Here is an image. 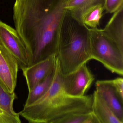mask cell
Returning <instances> with one entry per match:
<instances>
[{"mask_svg":"<svg viewBox=\"0 0 123 123\" xmlns=\"http://www.w3.org/2000/svg\"><path fill=\"white\" fill-rule=\"evenodd\" d=\"M56 63V55H55L22 70L29 92L43 81L55 69Z\"/></svg>","mask_w":123,"mask_h":123,"instance_id":"ba28073f","label":"cell"},{"mask_svg":"<svg viewBox=\"0 0 123 123\" xmlns=\"http://www.w3.org/2000/svg\"><path fill=\"white\" fill-rule=\"evenodd\" d=\"M102 30L106 36L123 48V6L113 13Z\"/></svg>","mask_w":123,"mask_h":123,"instance_id":"7c38bea8","label":"cell"},{"mask_svg":"<svg viewBox=\"0 0 123 123\" xmlns=\"http://www.w3.org/2000/svg\"><path fill=\"white\" fill-rule=\"evenodd\" d=\"M105 0H69L66 8L74 19L81 24L84 13L90 8L99 4H104Z\"/></svg>","mask_w":123,"mask_h":123,"instance_id":"4fadbf2b","label":"cell"},{"mask_svg":"<svg viewBox=\"0 0 123 123\" xmlns=\"http://www.w3.org/2000/svg\"><path fill=\"white\" fill-rule=\"evenodd\" d=\"M82 123H99L93 114L91 113L87 118Z\"/></svg>","mask_w":123,"mask_h":123,"instance_id":"d6986e66","label":"cell"},{"mask_svg":"<svg viewBox=\"0 0 123 123\" xmlns=\"http://www.w3.org/2000/svg\"><path fill=\"white\" fill-rule=\"evenodd\" d=\"M68 0H15L13 20L29 60L35 63L56 54Z\"/></svg>","mask_w":123,"mask_h":123,"instance_id":"6da1fadb","label":"cell"},{"mask_svg":"<svg viewBox=\"0 0 123 123\" xmlns=\"http://www.w3.org/2000/svg\"><path fill=\"white\" fill-rule=\"evenodd\" d=\"M55 70V68L45 79L37 84L31 91L29 92L28 97L24 107H27L32 105L40 99L47 92L54 79Z\"/></svg>","mask_w":123,"mask_h":123,"instance_id":"5bb4252c","label":"cell"},{"mask_svg":"<svg viewBox=\"0 0 123 123\" xmlns=\"http://www.w3.org/2000/svg\"><path fill=\"white\" fill-rule=\"evenodd\" d=\"M91 113L99 123H123L95 90L92 94Z\"/></svg>","mask_w":123,"mask_h":123,"instance_id":"8fae6325","label":"cell"},{"mask_svg":"<svg viewBox=\"0 0 123 123\" xmlns=\"http://www.w3.org/2000/svg\"><path fill=\"white\" fill-rule=\"evenodd\" d=\"M91 59L113 73L123 76V48L106 36L102 29H90Z\"/></svg>","mask_w":123,"mask_h":123,"instance_id":"277c9868","label":"cell"},{"mask_svg":"<svg viewBox=\"0 0 123 123\" xmlns=\"http://www.w3.org/2000/svg\"></svg>","mask_w":123,"mask_h":123,"instance_id":"44dd1931","label":"cell"},{"mask_svg":"<svg viewBox=\"0 0 123 123\" xmlns=\"http://www.w3.org/2000/svg\"><path fill=\"white\" fill-rule=\"evenodd\" d=\"M92 103V95L76 97L65 91L56 59L54 79L47 92L19 113L29 123H47L68 116L90 114Z\"/></svg>","mask_w":123,"mask_h":123,"instance_id":"7a4b0ae2","label":"cell"},{"mask_svg":"<svg viewBox=\"0 0 123 123\" xmlns=\"http://www.w3.org/2000/svg\"><path fill=\"white\" fill-rule=\"evenodd\" d=\"M90 114L68 116L56 120L52 122V123H82Z\"/></svg>","mask_w":123,"mask_h":123,"instance_id":"2e32d148","label":"cell"},{"mask_svg":"<svg viewBox=\"0 0 123 123\" xmlns=\"http://www.w3.org/2000/svg\"><path fill=\"white\" fill-rule=\"evenodd\" d=\"M95 91L123 122V100L120 97L110 80H98L95 83Z\"/></svg>","mask_w":123,"mask_h":123,"instance_id":"9c48e42d","label":"cell"},{"mask_svg":"<svg viewBox=\"0 0 123 123\" xmlns=\"http://www.w3.org/2000/svg\"><path fill=\"white\" fill-rule=\"evenodd\" d=\"M94 80V75L87 63L84 64L69 74L61 75L62 85L64 90L69 94L76 97L85 95Z\"/></svg>","mask_w":123,"mask_h":123,"instance_id":"8992f818","label":"cell"},{"mask_svg":"<svg viewBox=\"0 0 123 123\" xmlns=\"http://www.w3.org/2000/svg\"><path fill=\"white\" fill-rule=\"evenodd\" d=\"M53 122H51V123H52Z\"/></svg>","mask_w":123,"mask_h":123,"instance_id":"ffe728a7","label":"cell"},{"mask_svg":"<svg viewBox=\"0 0 123 123\" xmlns=\"http://www.w3.org/2000/svg\"><path fill=\"white\" fill-rule=\"evenodd\" d=\"M110 81L116 91L121 99L123 100V78L117 77L110 80Z\"/></svg>","mask_w":123,"mask_h":123,"instance_id":"ac0fdd59","label":"cell"},{"mask_svg":"<svg viewBox=\"0 0 123 123\" xmlns=\"http://www.w3.org/2000/svg\"><path fill=\"white\" fill-rule=\"evenodd\" d=\"M17 98L14 92H8L0 83V123H22L19 113L15 112L13 108Z\"/></svg>","mask_w":123,"mask_h":123,"instance_id":"30bf717a","label":"cell"},{"mask_svg":"<svg viewBox=\"0 0 123 123\" xmlns=\"http://www.w3.org/2000/svg\"><path fill=\"white\" fill-rule=\"evenodd\" d=\"M90 28L67 11L58 37L56 55L60 73L66 76L91 59Z\"/></svg>","mask_w":123,"mask_h":123,"instance_id":"3957f363","label":"cell"},{"mask_svg":"<svg viewBox=\"0 0 123 123\" xmlns=\"http://www.w3.org/2000/svg\"><path fill=\"white\" fill-rule=\"evenodd\" d=\"M123 6V0H105V10L107 13H113Z\"/></svg>","mask_w":123,"mask_h":123,"instance_id":"e0dca14e","label":"cell"},{"mask_svg":"<svg viewBox=\"0 0 123 123\" xmlns=\"http://www.w3.org/2000/svg\"><path fill=\"white\" fill-rule=\"evenodd\" d=\"M104 10V4H99L91 7L83 15V23L91 29L97 28V27L99 26L100 19Z\"/></svg>","mask_w":123,"mask_h":123,"instance_id":"9a60e30c","label":"cell"},{"mask_svg":"<svg viewBox=\"0 0 123 123\" xmlns=\"http://www.w3.org/2000/svg\"><path fill=\"white\" fill-rule=\"evenodd\" d=\"M19 69L16 60L0 46V83L9 93L14 92Z\"/></svg>","mask_w":123,"mask_h":123,"instance_id":"52a82bcc","label":"cell"},{"mask_svg":"<svg viewBox=\"0 0 123 123\" xmlns=\"http://www.w3.org/2000/svg\"><path fill=\"white\" fill-rule=\"evenodd\" d=\"M0 46L16 60L19 69L28 66V58L26 47L15 29L0 21Z\"/></svg>","mask_w":123,"mask_h":123,"instance_id":"5b68a950","label":"cell"}]
</instances>
